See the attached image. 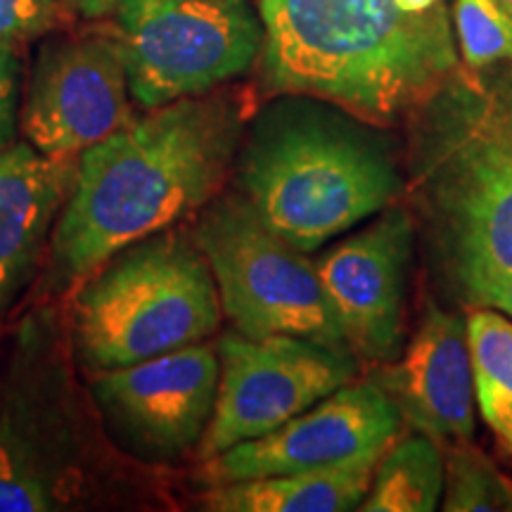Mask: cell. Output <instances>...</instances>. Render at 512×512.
<instances>
[{"instance_id": "cell-17", "label": "cell", "mask_w": 512, "mask_h": 512, "mask_svg": "<svg viewBox=\"0 0 512 512\" xmlns=\"http://www.w3.org/2000/svg\"><path fill=\"white\" fill-rule=\"evenodd\" d=\"M465 323L479 413L512 453V320L489 306H477Z\"/></svg>"}, {"instance_id": "cell-22", "label": "cell", "mask_w": 512, "mask_h": 512, "mask_svg": "<svg viewBox=\"0 0 512 512\" xmlns=\"http://www.w3.org/2000/svg\"><path fill=\"white\" fill-rule=\"evenodd\" d=\"M19 76H22V60L17 46L0 43V150L15 143L17 138Z\"/></svg>"}, {"instance_id": "cell-3", "label": "cell", "mask_w": 512, "mask_h": 512, "mask_svg": "<svg viewBox=\"0 0 512 512\" xmlns=\"http://www.w3.org/2000/svg\"><path fill=\"white\" fill-rule=\"evenodd\" d=\"M420 114L413 181L470 302L512 273V74L482 81L460 69Z\"/></svg>"}, {"instance_id": "cell-5", "label": "cell", "mask_w": 512, "mask_h": 512, "mask_svg": "<svg viewBox=\"0 0 512 512\" xmlns=\"http://www.w3.org/2000/svg\"><path fill=\"white\" fill-rule=\"evenodd\" d=\"M98 271L74 306L76 349L98 373L190 347L219 330L214 273L183 230L133 242Z\"/></svg>"}, {"instance_id": "cell-18", "label": "cell", "mask_w": 512, "mask_h": 512, "mask_svg": "<svg viewBox=\"0 0 512 512\" xmlns=\"http://www.w3.org/2000/svg\"><path fill=\"white\" fill-rule=\"evenodd\" d=\"M444 467L446 512H512V479L479 448L451 446Z\"/></svg>"}, {"instance_id": "cell-9", "label": "cell", "mask_w": 512, "mask_h": 512, "mask_svg": "<svg viewBox=\"0 0 512 512\" xmlns=\"http://www.w3.org/2000/svg\"><path fill=\"white\" fill-rule=\"evenodd\" d=\"M131 119L126 62L112 31L43 43L19 117L29 145L46 157L74 162Z\"/></svg>"}, {"instance_id": "cell-13", "label": "cell", "mask_w": 512, "mask_h": 512, "mask_svg": "<svg viewBox=\"0 0 512 512\" xmlns=\"http://www.w3.org/2000/svg\"><path fill=\"white\" fill-rule=\"evenodd\" d=\"M403 422L437 444H470L475 434V375L467 323L427 306L401 361L380 382Z\"/></svg>"}, {"instance_id": "cell-7", "label": "cell", "mask_w": 512, "mask_h": 512, "mask_svg": "<svg viewBox=\"0 0 512 512\" xmlns=\"http://www.w3.org/2000/svg\"><path fill=\"white\" fill-rule=\"evenodd\" d=\"M107 19L131 98L145 110L245 74L264 43L261 19L247 0H117Z\"/></svg>"}, {"instance_id": "cell-19", "label": "cell", "mask_w": 512, "mask_h": 512, "mask_svg": "<svg viewBox=\"0 0 512 512\" xmlns=\"http://www.w3.org/2000/svg\"><path fill=\"white\" fill-rule=\"evenodd\" d=\"M456 34L470 72L512 62V17L498 0H456Z\"/></svg>"}, {"instance_id": "cell-23", "label": "cell", "mask_w": 512, "mask_h": 512, "mask_svg": "<svg viewBox=\"0 0 512 512\" xmlns=\"http://www.w3.org/2000/svg\"><path fill=\"white\" fill-rule=\"evenodd\" d=\"M472 306H489L501 313H508L512 318V273L503 275V278L494 280L486 287H482L475 297L470 299Z\"/></svg>"}, {"instance_id": "cell-26", "label": "cell", "mask_w": 512, "mask_h": 512, "mask_svg": "<svg viewBox=\"0 0 512 512\" xmlns=\"http://www.w3.org/2000/svg\"><path fill=\"white\" fill-rule=\"evenodd\" d=\"M498 5H501V8L512 17V0H498Z\"/></svg>"}, {"instance_id": "cell-2", "label": "cell", "mask_w": 512, "mask_h": 512, "mask_svg": "<svg viewBox=\"0 0 512 512\" xmlns=\"http://www.w3.org/2000/svg\"><path fill=\"white\" fill-rule=\"evenodd\" d=\"M268 91L332 102L392 126L425 110L460 72L446 5L399 0H259Z\"/></svg>"}, {"instance_id": "cell-21", "label": "cell", "mask_w": 512, "mask_h": 512, "mask_svg": "<svg viewBox=\"0 0 512 512\" xmlns=\"http://www.w3.org/2000/svg\"><path fill=\"white\" fill-rule=\"evenodd\" d=\"M53 508L48 486L5 448H0V512H43Z\"/></svg>"}, {"instance_id": "cell-16", "label": "cell", "mask_w": 512, "mask_h": 512, "mask_svg": "<svg viewBox=\"0 0 512 512\" xmlns=\"http://www.w3.org/2000/svg\"><path fill=\"white\" fill-rule=\"evenodd\" d=\"M444 458L439 444L427 434L413 432L377 460L368 496L358 505L363 512H432L444 491Z\"/></svg>"}, {"instance_id": "cell-12", "label": "cell", "mask_w": 512, "mask_h": 512, "mask_svg": "<svg viewBox=\"0 0 512 512\" xmlns=\"http://www.w3.org/2000/svg\"><path fill=\"white\" fill-rule=\"evenodd\" d=\"M219 351L197 342L100 373L95 396L133 444L178 456L200 444L219 392Z\"/></svg>"}, {"instance_id": "cell-6", "label": "cell", "mask_w": 512, "mask_h": 512, "mask_svg": "<svg viewBox=\"0 0 512 512\" xmlns=\"http://www.w3.org/2000/svg\"><path fill=\"white\" fill-rule=\"evenodd\" d=\"M192 238L214 273L223 316L240 335H290L349 351L316 261L268 230L247 200L211 204Z\"/></svg>"}, {"instance_id": "cell-4", "label": "cell", "mask_w": 512, "mask_h": 512, "mask_svg": "<svg viewBox=\"0 0 512 512\" xmlns=\"http://www.w3.org/2000/svg\"><path fill=\"white\" fill-rule=\"evenodd\" d=\"M238 183L261 223L304 254L401 192L380 140L306 95H285L259 114L242 145Z\"/></svg>"}, {"instance_id": "cell-20", "label": "cell", "mask_w": 512, "mask_h": 512, "mask_svg": "<svg viewBox=\"0 0 512 512\" xmlns=\"http://www.w3.org/2000/svg\"><path fill=\"white\" fill-rule=\"evenodd\" d=\"M62 0H0V43L36 41L67 22Z\"/></svg>"}, {"instance_id": "cell-10", "label": "cell", "mask_w": 512, "mask_h": 512, "mask_svg": "<svg viewBox=\"0 0 512 512\" xmlns=\"http://www.w3.org/2000/svg\"><path fill=\"white\" fill-rule=\"evenodd\" d=\"M401 413L380 382L344 384L264 437L204 460L209 486L380 460L401 430Z\"/></svg>"}, {"instance_id": "cell-11", "label": "cell", "mask_w": 512, "mask_h": 512, "mask_svg": "<svg viewBox=\"0 0 512 512\" xmlns=\"http://www.w3.org/2000/svg\"><path fill=\"white\" fill-rule=\"evenodd\" d=\"M411 252L413 223L392 207L316 261L349 351L361 361L384 363L399 354Z\"/></svg>"}, {"instance_id": "cell-14", "label": "cell", "mask_w": 512, "mask_h": 512, "mask_svg": "<svg viewBox=\"0 0 512 512\" xmlns=\"http://www.w3.org/2000/svg\"><path fill=\"white\" fill-rule=\"evenodd\" d=\"M72 183V162L46 157L29 143L0 150V320L34 275Z\"/></svg>"}, {"instance_id": "cell-24", "label": "cell", "mask_w": 512, "mask_h": 512, "mask_svg": "<svg viewBox=\"0 0 512 512\" xmlns=\"http://www.w3.org/2000/svg\"><path fill=\"white\" fill-rule=\"evenodd\" d=\"M117 0H67V8L88 19H107Z\"/></svg>"}, {"instance_id": "cell-15", "label": "cell", "mask_w": 512, "mask_h": 512, "mask_svg": "<svg viewBox=\"0 0 512 512\" xmlns=\"http://www.w3.org/2000/svg\"><path fill=\"white\" fill-rule=\"evenodd\" d=\"M377 460L209 486L211 512H349L368 496Z\"/></svg>"}, {"instance_id": "cell-8", "label": "cell", "mask_w": 512, "mask_h": 512, "mask_svg": "<svg viewBox=\"0 0 512 512\" xmlns=\"http://www.w3.org/2000/svg\"><path fill=\"white\" fill-rule=\"evenodd\" d=\"M216 351L219 392L200 441L202 463L242 441L278 430L354 382L358 370L351 351L290 335L252 339L238 332L223 337Z\"/></svg>"}, {"instance_id": "cell-1", "label": "cell", "mask_w": 512, "mask_h": 512, "mask_svg": "<svg viewBox=\"0 0 512 512\" xmlns=\"http://www.w3.org/2000/svg\"><path fill=\"white\" fill-rule=\"evenodd\" d=\"M247 102L209 91L147 110L81 152L50 238V280L76 285L121 249L174 228L219 195Z\"/></svg>"}, {"instance_id": "cell-25", "label": "cell", "mask_w": 512, "mask_h": 512, "mask_svg": "<svg viewBox=\"0 0 512 512\" xmlns=\"http://www.w3.org/2000/svg\"><path fill=\"white\" fill-rule=\"evenodd\" d=\"M399 3L408 12H427V10L437 8V5H444V0H399Z\"/></svg>"}]
</instances>
